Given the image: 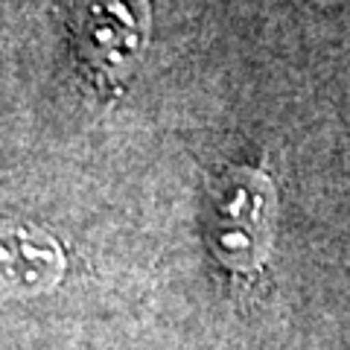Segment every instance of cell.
<instances>
[{
	"mask_svg": "<svg viewBox=\"0 0 350 350\" xmlns=\"http://www.w3.org/2000/svg\"><path fill=\"white\" fill-rule=\"evenodd\" d=\"M278 196L266 172L237 167L219 178L204 204V239L213 257L231 271L262 266L275 239Z\"/></svg>",
	"mask_w": 350,
	"mask_h": 350,
	"instance_id": "obj_1",
	"label": "cell"
},
{
	"mask_svg": "<svg viewBox=\"0 0 350 350\" xmlns=\"http://www.w3.org/2000/svg\"><path fill=\"white\" fill-rule=\"evenodd\" d=\"M0 269H3V289L27 298L53 289L62 280L64 254L47 231L32 225H12L3 231Z\"/></svg>",
	"mask_w": 350,
	"mask_h": 350,
	"instance_id": "obj_3",
	"label": "cell"
},
{
	"mask_svg": "<svg viewBox=\"0 0 350 350\" xmlns=\"http://www.w3.org/2000/svg\"><path fill=\"white\" fill-rule=\"evenodd\" d=\"M149 0H79L73 32L88 64L105 73H123L146 50Z\"/></svg>",
	"mask_w": 350,
	"mask_h": 350,
	"instance_id": "obj_2",
	"label": "cell"
}]
</instances>
